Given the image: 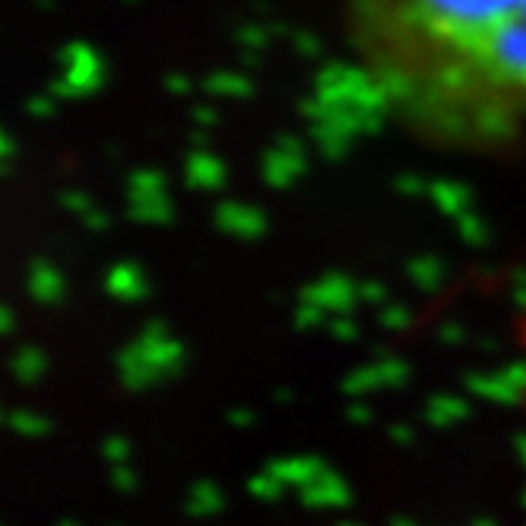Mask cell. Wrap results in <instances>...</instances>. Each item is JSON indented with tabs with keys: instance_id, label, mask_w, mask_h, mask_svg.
<instances>
[{
	"instance_id": "cell-1",
	"label": "cell",
	"mask_w": 526,
	"mask_h": 526,
	"mask_svg": "<svg viewBox=\"0 0 526 526\" xmlns=\"http://www.w3.org/2000/svg\"><path fill=\"white\" fill-rule=\"evenodd\" d=\"M346 26L412 137L495 153L526 134V0H346Z\"/></svg>"
},
{
	"instance_id": "cell-2",
	"label": "cell",
	"mask_w": 526,
	"mask_h": 526,
	"mask_svg": "<svg viewBox=\"0 0 526 526\" xmlns=\"http://www.w3.org/2000/svg\"><path fill=\"white\" fill-rule=\"evenodd\" d=\"M514 336H517V349H520L523 362H526V298H523V305H520V311H517ZM523 403H526V384H523Z\"/></svg>"
}]
</instances>
